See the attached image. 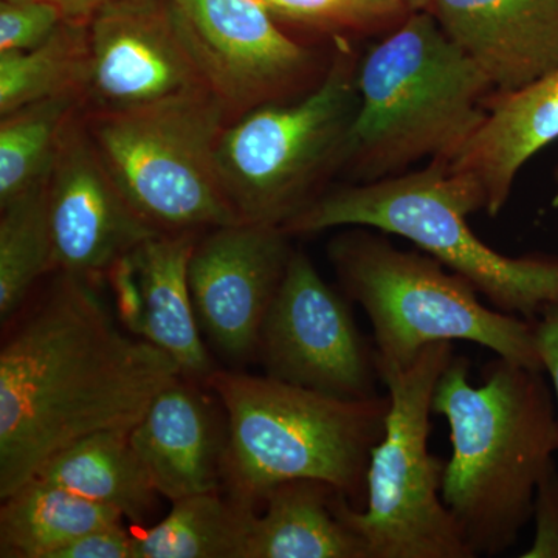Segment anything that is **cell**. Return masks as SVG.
I'll return each mask as SVG.
<instances>
[{"label": "cell", "instance_id": "cell-14", "mask_svg": "<svg viewBox=\"0 0 558 558\" xmlns=\"http://www.w3.org/2000/svg\"><path fill=\"white\" fill-rule=\"evenodd\" d=\"M54 271L106 278L160 231L140 218L102 161L84 110L70 123L47 175ZM53 271V274H54Z\"/></svg>", "mask_w": 558, "mask_h": 558}, {"label": "cell", "instance_id": "cell-28", "mask_svg": "<svg viewBox=\"0 0 558 558\" xmlns=\"http://www.w3.org/2000/svg\"><path fill=\"white\" fill-rule=\"evenodd\" d=\"M534 542L521 558H558V470L556 462L543 475L535 495Z\"/></svg>", "mask_w": 558, "mask_h": 558}, {"label": "cell", "instance_id": "cell-32", "mask_svg": "<svg viewBox=\"0 0 558 558\" xmlns=\"http://www.w3.org/2000/svg\"><path fill=\"white\" fill-rule=\"evenodd\" d=\"M411 9L414 10H425L427 9L428 0H410Z\"/></svg>", "mask_w": 558, "mask_h": 558}, {"label": "cell", "instance_id": "cell-9", "mask_svg": "<svg viewBox=\"0 0 558 558\" xmlns=\"http://www.w3.org/2000/svg\"><path fill=\"white\" fill-rule=\"evenodd\" d=\"M453 355V343L439 341L409 368L380 374L391 407L371 453L365 509L344 495L339 499L341 520L363 539L369 558H475L444 505L446 462L428 449L433 396Z\"/></svg>", "mask_w": 558, "mask_h": 558}, {"label": "cell", "instance_id": "cell-7", "mask_svg": "<svg viewBox=\"0 0 558 558\" xmlns=\"http://www.w3.org/2000/svg\"><path fill=\"white\" fill-rule=\"evenodd\" d=\"M322 80L299 100L250 110L222 132L223 193L244 222L284 226L341 174L359 110L357 54L337 36Z\"/></svg>", "mask_w": 558, "mask_h": 558}, {"label": "cell", "instance_id": "cell-10", "mask_svg": "<svg viewBox=\"0 0 558 558\" xmlns=\"http://www.w3.org/2000/svg\"><path fill=\"white\" fill-rule=\"evenodd\" d=\"M258 354L274 379L341 399L380 396L376 348L301 250H293L264 319Z\"/></svg>", "mask_w": 558, "mask_h": 558}, {"label": "cell", "instance_id": "cell-13", "mask_svg": "<svg viewBox=\"0 0 558 558\" xmlns=\"http://www.w3.org/2000/svg\"><path fill=\"white\" fill-rule=\"evenodd\" d=\"M288 231L244 222L204 231L189 266L194 312L211 343L233 360L258 352L260 328L293 247Z\"/></svg>", "mask_w": 558, "mask_h": 558}, {"label": "cell", "instance_id": "cell-11", "mask_svg": "<svg viewBox=\"0 0 558 558\" xmlns=\"http://www.w3.org/2000/svg\"><path fill=\"white\" fill-rule=\"evenodd\" d=\"M209 92L230 123L322 80L317 51L290 38L256 0H174Z\"/></svg>", "mask_w": 558, "mask_h": 558}, {"label": "cell", "instance_id": "cell-29", "mask_svg": "<svg viewBox=\"0 0 558 558\" xmlns=\"http://www.w3.org/2000/svg\"><path fill=\"white\" fill-rule=\"evenodd\" d=\"M54 558H132V534L121 523L110 524L70 543Z\"/></svg>", "mask_w": 558, "mask_h": 558}, {"label": "cell", "instance_id": "cell-19", "mask_svg": "<svg viewBox=\"0 0 558 558\" xmlns=\"http://www.w3.org/2000/svg\"><path fill=\"white\" fill-rule=\"evenodd\" d=\"M341 495L317 480L278 484L264 498V513L250 520L242 558H369L341 520Z\"/></svg>", "mask_w": 558, "mask_h": 558}, {"label": "cell", "instance_id": "cell-17", "mask_svg": "<svg viewBox=\"0 0 558 558\" xmlns=\"http://www.w3.org/2000/svg\"><path fill=\"white\" fill-rule=\"evenodd\" d=\"M558 140V68L513 92H494L486 117L447 168L469 180L488 216L508 204L520 171Z\"/></svg>", "mask_w": 558, "mask_h": 558}, {"label": "cell", "instance_id": "cell-1", "mask_svg": "<svg viewBox=\"0 0 558 558\" xmlns=\"http://www.w3.org/2000/svg\"><path fill=\"white\" fill-rule=\"evenodd\" d=\"M51 275L0 349V499L73 444L134 428L183 376L163 349L119 328L95 281Z\"/></svg>", "mask_w": 558, "mask_h": 558}, {"label": "cell", "instance_id": "cell-6", "mask_svg": "<svg viewBox=\"0 0 558 558\" xmlns=\"http://www.w3.org/2000/svg\"><path fill=\"white\" fill-rule=\"evenodd\" d=\"M328 258L344 295L371 319L379 374L409 368L439 341H470L543 371L534 323L487 306L478 290L427 253L347 227L329 241Z\"/></svg>", "mask_w": 558, "mask_h": 558}, {"label": "cell", "instance_id": "cell-20", "mask_svg": "<svg viewBox=\"0 0 558 558\" xmlns=\"http://www.w3.org/2000/svg\"><path fill=\"white\" fill-rule=\"evenodd\" d=\"M35 478L119 510L135 524L145 523L159 495L132 447L131 429L97 433L73 444Z\"/></svg>", "mask_w": 558, "mask_h": 558}, {"label": "cell", "instance_id": "cell-15", "mask_svg": "<svg viewBox=\"0 0 558 558\" xmlns=\"http://www.w3.org/2000/svg\"><path fill=\"white\" fill-rule=\"evenodd\" d=\"M425 10L495 92L558 68V0H428Z\"/></svg>", "mask_w": 558, "mask_h": 558}, {"label": "cell", "instance_id": "cell-12", "mask_svg": "<svg viewBox=\"0 0 558 558\" xmlns=\"http://www.w3.org/2000/svg\"><path fill=\"white\" fill-rule=\"evenodd\" d=\"M84 112H119L209 90L174 0H113L89 22Z\"/></svg>", "mask_w": 558, "mask_h": 558}, {"label": "cell", "instance_id": "cell-5", "mask_svg": "<svg viewBox=\"0 0 558 558\" xmlns=\"http://www.w3.org/2000/svg\"><path fill=\"white\" fill-rule=\"evenodd\" d=\"M480 209L483 197L469 180L429 161L395 178L330 185L282 229L290 236L347 227L396 234L469 281L495 310L534 322L558 301V255L488 247L468 222Z\"/></svg>", "mask_w": 558, "mask_h": 558}, {"label": "cell", "instance_id": "cell-24", "mask_svg": "<svg viewBox=\"0 0 558 558\" xmlns=\"http://www.w3.org/2000/svg\"><path fill=\"white\" fill-rule=\"evenodd\" d=\"M89 22L65 20L35 49L0 51V116L70 92L84 95L90 65Z\"/></svg>", "mask_w": 558, "mask_h": 558}, {"label": "cell", "instance_id": "cell-3", "mask_svg": "<svg viewBox=\"0 0 558 558\" xmlns=\"http://www.w3.org/2000/svg\"><path fill=\"white\" fill-rule=\"evenodd\" d=\"M359 110L340 175L366 183L449 161L486 117L490 81L428 10L359 61Z\"/></svg>", "mask_w": 558, "mask_h": 558}, {"label": "cell", "instance_id": "cell-21", "mask_svg": "<svg viewBox=\"0 0 558 558\" xmlns=\"http://www.w3.org/2000/svg\"><path fill=\"white\" fill-rule=\"evenodd\" d=\"M121 520L119 510L35 478L2 499L0 557L54 558L75 539Z\"/></svg>", "mask_w": 558, "mask_h": 558}, {"label": "cell", "instance_id": "cell-18", "mask_svg": "<svg viewBox=\"0 0 558 558\" xmlns=\"http://www.w3.org/2000/svg\"><path fill=\"white\" fill-rule=\"evenodd\" d=\"M202 233H157L130 253L137 279V337L171 355L190 379H207L215 371L201 337L189 282L191 253Z\"/></svg>", "mask_w": 558, "mask_h": 558}, {"label": "cell", "instance_id": "cell-25", "mask_svg": "<svg viewBox=\"0 0 558 558\" xmlns=\"http://www.w3.org/2000/svg\"><path fill=\"white\" fill-rule=\"evenodd\" d=\"M0 209V319L5 325L38 281L54 271L47 178Z\"/></svg>", "mask_w": 558, "mask_h": 558}, {"label": "cell", "instance_id": "cell-16", "mask_svg": "<svg viewBox=\"0 0 558 558\" xmlns=\"http://www.w3.org/2000/svg\"><path fill=\"white\" fill-rule=\"evenodd\" d=\"M191 380L182 376L168 385L131 429L154 490L171 502L223 487L227 432Z\"/></svg>", "mask_w": 558, "mask_h": 558}, {"label": "cell", "instance_id": "cell-8", "mask_svg": "<svg viewBox=\"0 0 558 558\" xmlns=\"http://www.w3.org/2000/svg\"><path fill=\"white\" fill-rule=\"evenodd\" d=\"M84 117L117 185L154 230L204 233L240 222L218 167L220 137L230 120L211 92Z\"/></svg>", "mask_w": 558, "mask_h": 558}, {"label": "cell", "instance_id": "cell-27", "mask_svg": "<svg viewBox=\"0 0 558 558\" xmlns=\"http://www.w3.org/2000/svg\"><path fill=\"white\" fill-rule=\"evenodd\" d=\"M58 7L44 0L0 2V51L35 49L64 22Z\"/></svg>", "mask_w": 558, "mask_h": 558}, {"label": "cell", "instance_id": "cell-31", "mask_svg": "<svg viewBox=\"0 0 558 558\" xmlns=\"http://www.w3.org/2000/svg\"><path fill=\"white\" fill-rule=\"evenodd\" d=\"M60 9L64 20L90 21L92 16L113 0H44Z\"/></svg>", "mask_w": 558, "mask_h": 558}, {"label": "cell", "instance_id": "cell-2", "mask_svg": "<svg viewBox=\"0 0 558 558\" xmlns=\"http://www.w3.org/2000/svg\"><path fill=\"white\" fill-rule=\"evenodd\" d=\"M543 373L498 357L473 387L469 360L453 355L436 384L433 413L449 422L451 444L440 494L475 557L519 542L554 464L557 405Z\"/></svg>", "mask_w": 558, "mask_h": 558}, {"label": "cell", "instance_id": "cell-33", "mask_svg": "<svg viewBox=\"0 0 558 558\" xmlns=\"http://www.w3.org/2000/svg\"><path fill=\"white\" fill-rule=\"evenodd\" d=\"M553 207L558 211V168L556 171V194H554Z\"/></svg>", "mask_w": 558, "mask_h": 558}, {"label": "cell", "instance_id": "cell-23", "mask_svg": "<svg viewBox=\"0 0 558 558\" xmlns=\"http://www.w3.org/2000/svg\"><path fill=\"white\" fill-rule=\"evenodd\" d=\"M83 110L84 95L70 92L0 116V207L46 180L65 131Z\"/></svg>", "mask_w": 558, "mask_h": 558}, {"label": "cell", "instance_id": "cell-30", "mask_svg": "<svg viewBox=\"0 0 558 558\" xmlns=\"http://www.w3.org/2000/svg\"><path fill=\"white\" fill-rule=\"evenodd\" d=\"M532 323L543 371L553 381L558 416V301L548 304Z\"/></svg>", "mask_w": 558, "mask_h": 558}, {"label": "cell", "instance_id": "cell-22", "mask_svg": "<svg viewBox=\"0 0 558 558\" xmlns=\"http://www.w3.org/2000/svg\"><path fill=\"white\" fill-rule=\"evenodd\" d=\"M255 513L222 488L180 498L160 523L132 534V558H242Z\"/></svg>", "mask_w": 558, "mask_h": 558}, {"label": "cell", "instance_id": "cell-26", "mask_svg": "<svg viewBox=\"0 0 558 558\" xmlns=\"http://www.w3.org/2000/svg\"><path fill=\"white\" fill-rule=\"evenodd\" d=\"M274 17L296 22L307 27L332 33L360 31L395 16L399 11H413L410 0H256Z\"/></svg>", "mask_w": 558, "mask_h": 558}, {"label": "cell", "instance_id": "cell-4", "mask_svg": "<svg viewBox=\"0 0 558 558\" xmlns=\"http://www.w3.org/2000/svg\"><path fill=\"white\" fill-rule=\"evenodd\" d=\"M227 414L223 488L258 506L278 484L317 480L357 510L391 400L341 399L266 376L215 369L205 379Z\"/></svg>", "mask_w": 558, "mask_h": 558}]
</instances>
